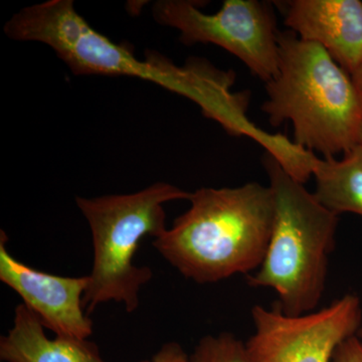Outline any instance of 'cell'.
I'll use <instances>...</instances> for the list:
<instances>
[{
    "label": "cell",
    "mask_w": 362,
    "mask_h": 362,
    "mask_svg": "<svg viewBox=\"0 0 362 362\" xmlns=\"http://www.w3.org/2000/svg\"><path fill=\"white\" fill-rule=\"evenodd\" d=\"M9 39L37 42L54 49L76 76L138 78L160 86L199 105L206 118L233 135L257 139L261 130L246 117L247 94L233 93L235 74L206 59H190L178 66L158 52L141 59L125 45L97 32L76 11L71 0H49L26 6L4 25Z\"/></svg>",
    "instance_id": "cell-1"
},
{
    "label": "cell",
    "mask_w": 362,
    "mask_h": 362,
    "mask_svg": "<svg viewBox=\"0 0 362 362\" xmlns=\"http://www.w3.org/2000/svg\"><path fill=\"white\" fill-rule=\"evenodd\" d=\"M188 201V211L152 242L171 266L199 284L258 270L275 220L269 185L199 188Z\"/></svg>",
    "instance_id": "cell-2"
},
{
    "label": "cell",
    "mask_w": 362,
    "mask_h": 362,
    "mask_svg": "<svg viewBox=\"0 0 362 362\" xmlns=\"http://www.w3.org/2000/svg\"><path fill=\"white\" fill-rule=\"evenodd\" d=\"M278 73L262 111L274 127L292 123L294 143L324 158L359 144L362 103L351 76L320 45L279 33Z\"/></svg>",
    "instance_id": "cell-3"
},
{
    "label": "cell",
    "mask_w": 362,
    "mask_h": 362,
    "mask_svg": "<svg viewBox=\"0 0 362 362\" xmlns=\"http://www.w3.org/2000/svg\"><path fill=\"white\" fill-rule=\"evenodd\" d=\"M263 162L275 197V220L265 258L247 276V284L273 290L278 308L287 315H303L316 311L322 299L339 216L275 157L267 153Z\"/></svg>",
    "instance_id": "cell-4"
},
{
    "label": "cell",
    "mask_w": 362,
    "mask_h": 362,
    "mask_svg": "<svg viewBox=\"0 0 362 362\" xmlns=\"http://www.w3.org/2000/svg\"><path fill=\"white\" fill-rule=\"evenodd\" d=\"M192 192L168 182H156L131 194L76 197L89 223L93 259L83 303L90 315L99 305L122 303L132 313L139 306L141 287L152 279L151 269L138 267L134 257L143 238H156L166 230V202L189 199Z\"/></svg>",
    "instance_id": "cell-5"
},
{
    "label": "cell",
    "mask_w": 362,
    "mask_h": 362,
    "mask_svg": "<svg viewBox=\"0 0 362 362\" xmlns=\"http://www.w3.org/2000/svg\"><path fill=\"white\" fill-rule=\"evenodd\" d=\"M199 2L160 0L153 16L162 25L180 32L187 45L213 44L237 57L252 75L265 83L278 73L279 32L273 4L259 0H226L213 14Z\"/></svg>",
    "instance_id": "cell-6"
},
{
    "label": "cell",
    "mask_w": 362,
    "mask_h": 362,
    "mask_svg": "<svg viewBox=\"0 0 362 362\" xmlns=\"http://www.w3.org/2000/svg\"><path fill=\"white\" fill-rule=\"evenodd\" d=\"M251 314L255 330L245 343L250 362H332L338 346L361 329L362 307L356 295L346 294L303 315L261 305Z\"/></svg>",
    "instance_id": "cell-7"
},
{
    "label": "cell",
    "mask_w": 362,
    "mask_h": 362,
    "mask_svg": "<svg viewBox=\"0 0 362 362\" xmlns=\"http://www.w3.org/2000/svg\"><path fill=\"white\" fill-rule=\"evenodd\" d=\"M0 232V281L23 299L30 310L56 337L88 339L93 321L85 312L83 298L89 278L63 277L30 268L14 258Z\"/></svg>",
    "instance_id": "cell-8"
},
{
    "label": "cell",
    "mask_w": 362,
    "mask_h": 362,
    "mask_svg": "<svg viewBox=\"0 0 362 362\" xmlns=\"http://www.w3.org/2000/svg\"><path fill=\"white\" fill-rule=\"evenodd\" d=\"M279 6L289 30L320 45L350 76L361 66V0H291Z\"/></svg>",
    "instance_id": "cell-9"
},
{
    "label": "cell",
    "mask_w": 362,
    "mask_h": 362,
    "mask_svg": "<svg viewBox=\"0 0 362 362\" xmlns=\"http://www.w3.org/2000/svg\"><path fill=\"white\" fill-rule=\"evenodd\" d=\"M32 310L20 304L13 328L0 338V358L6 362H106L94 342L56 337L49 339ZM140 362H152L144 361Z\"/></svg>",
    "instance_id": "cell-10"
},
{
    "label": "cell",
    "mask_w": 362,
    "mask_h": 362,
    "mask_svg": "<svg viewBox=\"0 0 362 362\" xmlns=\"http://www.w3.org/2000/svg\"><path fill=\"white\" fill-rule=\"evenodd\" d=\"M316 199L332 213L362 216V145L341 159L317 158L314 165Z\"/></svg>",
    "instance_id": "cell-11"
},
{
    "label": "cell",
    "mask_w": 362,
    "mask_h": 362,
    "mask_svg": "<svg viewBox=\"0 0 362 362\" xmlns=\"http://www.w3.org/2000/svg\"><path fill=\"white\" fill-rule=\"evenodd\" d=\"M189 362H250L246 345L232 333L206 335L189 356Z\"/></svg>",
    "instance_id": "cell-12"
},
{
    "label": "cell",
    "mask_w": 362,
    "mask_h": 362,
    "mask_svg": "<svg viewBox=\"0 0 362 362\" xmlns=\"http://www.w3.org/2000/svg\"><path fill=\"white\" fill-rule=\"evenodd\" d=\"M332 362H362V340L354 337L345 340L338 346Z\"/></svg>",
    "instance_id": "cell-13"
},
{
    "label": "cell",
    "mask_w": 362,
    "mask_h": 362,
    "mask_svg": "<svg viewBox=\"0 0 362 362\" xmlns=\"http://www.w3.org/2000/svg\"><path fill=\"white\" fill-rule=\"evenodd\" d=\"M152 362H189V356L180 343L168 342L162 345Z\"/></svg>",
    "instance_id": "cell-14"
},
{
    "label": "cell",
    "mask_w": 362,
    "mask_h": 362,
    "mask_svg": "<svg viewBox=\"0 0 362 362\" xmlns=\"http://www.w3.org/2000/svg\"><path fill=\"white\" fill-rule=\"evenodd\" d=\"M351 78L352 81H354V85H356L357 93H358L359 98H361L362 103V62L361 66H359L358 68H357V70L352 74Z\"/></svg>",
    "instance_id": "cell-15"
},
{
    "label": "cell",
    "mask_w": 362,
    "mask_h": 362,
    "mask_svg": "<svg viewBox=\"0 0 362 362\" xmlns=\"http://www.w3.org/2000/svg\"><path fill=\"white\" fill-rule=\"evenodd\" d=\"M356 335L362 340V326L361 327V329L358 330V332H357Z\"/></svg>",
    "instance_id": "cell-16"
},
{
    "label": "cell",
    "mask_w": 362,
    "mask_h": 362,
    "mask_svg": "<svg viewBox=\"0 0 362 362\" xmlns=\"http://www.w3.org/2000/svg\"><path fill=\"white\" fill-rule=\"evenodd\" d=\"M359 144L362 145V126L361 129V134H359Z\"/></svg>",
    "instance_id": "cell-17"
}]
</instances>
